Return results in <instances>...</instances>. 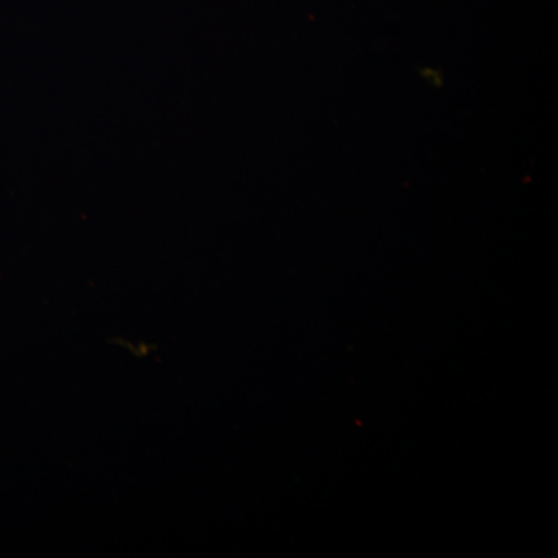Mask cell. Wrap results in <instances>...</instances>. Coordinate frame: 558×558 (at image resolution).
<instances>
[]
</instances>
